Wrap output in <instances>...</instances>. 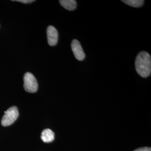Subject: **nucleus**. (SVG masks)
I'll return each mask as SVG.
<instances>
[{
	"instance_id": "f257e3e1",
	"label": "nucleus",
	"mask_w": 151,
	"mask_h": 151,
	"mask_svg": "<svg viewBox=\"0 0 151 151\" xmlns=\"http://www.w3.org/2000/svg\"><path fill=\"white\" fill-rule=\"evenodd\" d=\"M135 67L138 74L142 77L146 78L150 76L151 58L150 54L145 51L139 53L135 59Z\"/></svg>"
},
{
	"instance_id": "f03ea898",
	"label": "nucleus",
	"mask_w": 151,
	"mask_h": 151,
	"mask_svg": "<svg viewBox=\"0 0 151 151\" xmlns=\"http://www.w3.org/2000/svg\"><path fill=\"white\" fill-rule=\"evenodd\" d=\"M19 115L18 109L16 106H12L7 109L1 120V124L4 127L9 126L13 124Z\"/></svg>"
},
{
	"instance_id": "7ed1b4c3",
	"label": "nucleus",
	"mask_w": 151,
	"mask_h": 151,
	"mask_svg": "<svg viewBox=\"0 0 151 151\" xmlns=\"http://www.w3.org/2000/svg\"><path fill=\"white\" fill-rule=\"evenodd\" d=\"M24 87L26 91L34 93L37 91L38 82L34 76L30 72L26 73L24 76Z\"/></svg>"
},
{
	"instance_id": "20e7f679",
	"label": "nucleus",
	"mask_w": 151,
	"mask_h": 151,
	"mask_svg": "<svg viewBox=\"0 0 151 151\" xmlns=\"http://www.w3.org/2000/svg\"><path fill=\"white\" fill-rule=\"evenodd\" d=\"M71 48L77 60H82L85 59V54L78 40L75 39L72 42Z\"/></svg>"
},
{
	"instance_id": "39448f33",
	"label": "nucleus",
	"mask_w": 151,
	"mask_h": 151,
	"mask_svg": "<svg viewBox=\"0 0 151 151\" xmlns=\"http://www.w3.org/2000/svg\"><path fill=\"white\" fill-rule=\"evenodd\" d=\"M47 33L49 45L50 46L55 45L58 39V33L57 29L53 26H49Z\"/></svg>"
},
{
	"instance_id": "423d86ee",
	"label": "nucleus",
	"mask_w": 151,
	"mask_h": 151,
	"mask_svg": "<svg viewBox=\"0 0 151 151\" xmlns=\"http://www.w3.org/2000/svg\"><path fill=\"white\" fill-rule=\"evenodd\" d=\"M41 139L45 143H49L54 139V132L52 130L46 129L42 133Z\"/></svg>"
},
{
	"instance_id": "0eeeda50",
	"label": "nucleus",
	"mask_w": 151,
	"mask_h": 151,
	"mask_svg": "<svg viewBox=\"0 0 151 151\" xmlns=\"http://www.w3.org/2000/svg\"><path fill=\"white\" fill-rule=\"evenodd\" d=\"M60 4L65 9L72 11L76 8L77 3L75 0H60Z\"/></svg>"
},
{
	"instance_id": "6e6552de",
	"label": "nucleus",
	"mask_w": 151,
	"mask_h": 151,
	"mask_svg": "<svg viewBox=\"0 0 151 151\" xmlns=\"http://www.w3.org/2000/svg\"><path fill=\"white\" fill-rule=\"evenodd\" d=\"M122 2L133 7H139L144 4L143 0H123Z\"/></svg>"
},
{
	"instance_id": "1a4fd4ad",
	"label": "nucleus",
	"mask_w": 151,
	"mask_h": 151,
	"mask_svg": "<svg viewBox=\"0 0 151 151\" xmlns=\"http://www.w3.org/2000/svg\"><path fill=\"white\" fill-rule=\"evenodd\" d=\"M15 1L22 2L23 4H30V3H32L33 2H34L35 1H32V0H18V1Z\"/></svg>"
},
{
	"instance_id": "9d476101",
	"label": "nucleus",
	"mask_w": 151,
	"mask_h": 151,
	"mask_svg": "<svg viewBox=\"0 0 151 151\" xmlns=\"http://www.w3.org/2000/svg\"><path fill=\"white\" fill-rule=\"evenodd\" d=\"M134 151H151V148H149V147H143V148L137 149Z\"/></svg>"
}]
</instances>
